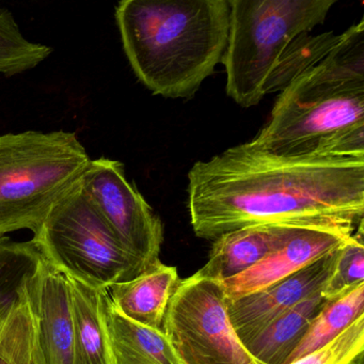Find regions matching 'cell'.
I'll return each instance as SVG.
<instances>
[{
  "label": "cell",
  "instance_id": "10",
  "mask_svg": "<svg viewBox=\"0 0 364 364\" xmlns=\"http://www.w3.org/2000/svg\"><path fill=\"white\" fill-rule=\"evenodd\" d=\"M26 299L46 364H73L74 319L67 277L43 259Z\"/></svg>",
  "mask_w": 364,
  "mask_h": 364
},
{
  "label": "cell",
  "instance_id": "6",
  "mask_svg": "<svg viewBox=\"0 0 364 364\" xmlns=\"http://www.w3.org/2000/svg\"><path fill=\"white\" fill-rule=\"evenodd\" d=\"M31 240L50 265L95 291L146 272L112 235L80 183L53 208Z\"/></svg>",
  "mask_w": 364,
  "mask_h": 364
},
{
  "label": "cell",
  "instance_id": "3",
  "mask_svg": "<svg viewBox=\"0 0 364 364\" xmlns=\"http://www.w3.org/2000/svg\"><path fill=\"white\" fill-rule=\"evenodd\" d=\"M123 48L154 95L189 99L223 63L229 0H123L116 8Z\"/></svg>",
  "mask_w": 364,
  "mask_h": 364
},
{
  "label": "cell",
  "instance_id": "2",
  "mask_svg": "<svg viewBox=\"0 0 364 364\" xmlns=\"http://www.w3.org/2000/svg\"><path fill=\"white\" fill-rule=\"evenodd\" d=\"M249 144L282 156L364 157V20L280 91Z\"/></svg>",
  "mask_w": 364,
  "mask_h": 364
},
{
  "label": "cell",
  "instance_id": "8",
  "mask_svg": "<svg viewBox=\"0 0 364 364\" xmlns=\"http://www.w3.org/2000/svg\"><path fill=\"white\" fill-rule=\"evenodd\" d=\"M80 187L112 235L146 270L159 261L164 242L161 219L114 159H91Z\"/></svg>",
  "mask_w": 364,
  "mask_h": 364
},
{
  "label": "cell",
  "instance_id": "15",
  "mask_svg": "<svg viewBox=\"0 0 364 364\" xmlns=\"http://www.w3.org/2000/svg\"><path fill=\"white\" fill-rule=\"evenodd\" d=\"M326 302L323 291L310 296L277 317L245 347L259 364H287Z\"/></svg>",
  "mask_w": 364,
  "mask_h": 364
},
{
  "label": "cell",
  "instance_id": "7",
  "mask_svg": "<svg viewBox=\"0 0 364 364\" xmlns=\"http://www.w3.org/2000/svg\"><path fill=\"white\" fill-rule=\"evenodd\" d=\"M227 304L221 282L197 272L180 281L163 331L183 364H259L236 334Z\"/></svg>",
  "mask_w": 364,
  "mask_h": 364
},
{
  "label": "cell",
  "instance_id": "12",
  "mask_svg": "<svg viewBox=\"0 0 364 364\" xmlns=\"http://www.w3.org/2000/svg\"><path fill=\"white\" fill-rule=\"evenodd\" d=\"M297 227L301 225H252L223 234L214 240L208 262L197 274L217 282L234 278L282 246Z\"/></svg>",
  "mask_w": 364,
  "mask_h": 364
},
{
  "label": "cell",
  "instance_id": "1",
  "mask_svg": "<svg viewBox=\"0 0 364 364\" xmlns=\"http://www.w3.org/2000/svg\"><path fill=\"white\" fill-rule=\"evenodd\" d=\"M188 208L203 240L262 225L353 233L364 218V157L282 156L247 142L193 166Z\"/></svg>",
  "mask_w": 364,
  "mask_h": 364
},
{
  "label": "cell",
  "instance_id": "9",
  "mask_svg": "<svg viewBox=\"0 0 364 364\" xmlns=\"http://www.w3.org/2000/svg\"><path fill=\"white\" fill-rule=\"evenodd\" d=\"M338 248L266 289L235 300H227L230 321L244 345L277 317L323 291L333 272Z\"/></svg>",
  "mask_w": 364,
  "mask_h": 364
},
{
  "label": "cell",
  "instance_id": "19",
  "mask_svg": "<svg viewBox=\"0 0 364 364\" xmlns=\"http://www.w3.org/2000/svg\"><path fill=\"white\" fill-rule=\"evenodd\" d=\"M0 364H46L26 296L0 328Z\"/></svg>",
  "mask_w": 364,
  "mask_h": 364
},
{
  "label": "cell",
  "instance_id": "18",
  "mask_svg": "<svg viewBox=\"0 0 364 364\" xmlns=\"http://www.w3.org/2000/svg\"><path fill=\"white\" fill-rule=\"evenodd\" d=\"M364 316V283L342 296L327 300L287 364L321 348Z\"/></svg>",
  "mask_w": 364,
  "mask_h": 364
},
{
  "label": "cell",
  "instance_id": "14",
  "mask_svg": "<svg viewBox=\"0 0 364 364\" xmlns=\"http://www.w3.org/2000/svg\"><path fill=\"white\" fill-rule=\"evenodd\" d=\"M103 302L112 364H183L163 330L127 318L112 304L107 291Z\"/></svg>",
  "mask_w": 364,
  "mask_h": 364
},
{
  "label": "cell",
  "instance_id": "16",
  "mask_svg": "<svg viewBox=\"0 0 364 364\" xmlns=\"http://www.w3.org/2000/svg\"><path fill=\"white\" fill-rule=\"evenodd\" d=\"M68 281L73 309V364H112L104 318L106 291H95L71 278Z\"/></svg>",
  "mask_w": 364,
  "mask_h": 364
},
{
  "label": "cell",
  "instance_id": "21",
  "mask_svg": "<svg viewBox=\"0 0 364 364\" xmlns=\"http://www.w3.org/2000/svg\"><path fill=\"white\" fill-rule=\"evenodd\" d=\"M364 353V316L334 340L289 364H351Z\"/></svg>",
  "mask_w": 364,
  "mask_h": 364
},
{
  "label": "cell",
  "instance_id": "22",
  "mask_svg": "<svg viewBox=\"0 0 364 364\" xmlns=\"http://www.w3.org/2000/svg\"><path fill=\"white\" fill-rule=\"evenodd\" d=\"M351 364H364V353H360Z\"/></svg>",
  "mask_w": 364,
  "mask_h": 364
},
{
  "label": "cell",
  "instance_id": "13",
  "mask_svg": "<svg viewBox=\"0 0 364 364\" xmlns=\"http://www.w3.org/2000/svg\"><path fill=\"white\" fill-rule=\"evenodd\" d=\"M180 281L176 267L159 261L137 278L110 287L107 293L117 310L127 318L163 330L168 304Z\"/></svg>",
  "mask_w": 364,
  "mask_h": 364
},
{
  "label": "cell",
  "instance_id": "17",
  "mask_svg": "<svg viewBox=\"0 0 364 364\" xmlns=\"http://www.w3.org/2000/svg\"><path fill=\"white\" fill-rule=\"evenodd\" d=\"M43 261L31 242H14L0 236V328L26 296L29 281Z\"/></svg>",
  "mask_w": 364,
  "mask_h": 364
},
{
  "label": "cell",
  "instance_id": "11",
  "mask_svg": "<svg viewBox=\"0 0 364 364\" xmlns=\"http://www.w3.org/2000/svg\"><path fill=\"white\" fill-rule=\"evenodd\" d=\"M353 233L321 227H297L274 252L242 274L223 281L228 301L266 289L342 246Z\"/></svg>",
  "mask_w": 364,
  "mask_h": 364
},
{
  "label": "cell",
  "instance_id": "4",
  "mask_svg": "<svg viewBox=\"0 0 364 364\" xmlns=\"http://www.w3.org/2000/svg\"><path fill=\"white\" fill-rule=\"evenodd\" d=\"M90 161L71 132L0 135V236L23 229L35 233L77 187Z\"/></svg>",
  "mask_w": 364,
  "mask_h": 364
},
{
  "label": "cell",
  "instance_id": "20",
  "mask_svg": "<svg viewBox=\"0 0 364 364\" xmlns=\"http://www.w3.org/2000/svg\"><path fill=\"white\" fill-rule=\"evenodd\" d=\"M364 283L363 223L338 248V257L331 276L323 289L327 300L342 296Z\"/></svg>",
  "mask_w": 364,
  "mask_h": 364
},
{
  "label": "cell",
  "instance_id": "5",
  "mask_svg": "<svg viewBox=\"0 0 364 364\" xmlns=\"http://www.w3.org/2000/svg\"><path fill=\"white\" fill-rule=\"evenodd\" d=\"M223 65L227 95L244 108L268 95L278 65L294 44L323 24L336 0H229Z\"/></svg>",
  "mask_w": 364,
  "mask_h": 364
}]
</instances>
